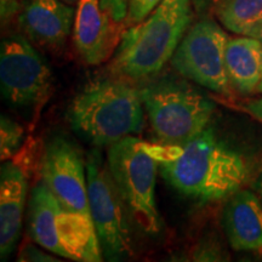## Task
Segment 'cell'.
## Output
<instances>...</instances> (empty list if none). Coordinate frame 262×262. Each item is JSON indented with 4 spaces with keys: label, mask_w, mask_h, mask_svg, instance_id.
Here are the masks:
<instances>
[{
    "label": "cell",
    "mask_w": 262,
    "mask_h": 262,
    "mask_svg": "<svg viewBox=\"0 0 262 262\" xmlns=\"http://www.w3.org/2000/svg\"><path fill=\"white\" fill-rule=\"evenodd\" d=\"M257 93H258V94H262V78H261V81H260V84H258V88H257Z\"/></svg>",
    "instance_id": "27"
},
{
    "label": "cell",
    "mask_w": 262,
    "mask_h": 262,
    "mask_svg": "<svg viewBox=\"0 0 262 262\" xmlns=\"http://www.w3.org/2000/svg\"><path fill=\"white\" fill-rule=\"evenodd\" d=\"M35 155L37 142L28 140L14 158L3 162L0 171V256L3 261L14 253L21 234Z\"/></svg>",
    "instance_id": "10"
},
{
    "label": "cell",
    "mask_w": 262,
    "mask_h": 262,
    "mask_svg": "<svg viewBox=\"0 0 262 262\" xmlns=\"http://www.w3.org/2000/svg\"><path fill=\"white\" fill-rule=\"evenodd\" d=\"M63 0H22L17 15L22 31L39 48L61 51L70 37L75 12Z\"/></svg>",
    "instance_id": "12"
},
{
    "label": "cell",
    "mask_w": 262,
    "mask_h": 262,
    "mask_svg": "<svg viewBox=\"0 0 262 262\" xmlns=\"http://www.w3.org/2000/svg\"><path fill=\"white\" fill-rule=\"evenodd\" d=\"M39 171L66 214L94 224L89 206L86 165L73 143L62 136L49 141L39 163Z\"/></svg>",
    "instance_id": "9"
},
{
    "label": "cell",
    "mask_w": 262,
    "mask_h": 262,
    "mask_svg": "<svg viewBox=\"0 0 262 262\" xmlns=\"http://www.w3.org/2000/svg\"><path fill=\"white\" fill-rule=\"evenodd\" d=\"M18 261H58V258L51 257L33 244H27L21 249L18 254Z\"/></svg>",
    "instance_id": "21"
},
{
    "label": "cell",
    "mask_w": 262,
    "mask_h": 262,
    "mask_svg": "<svg viewBox=\"0 0 262 262\" xmlns=\"http://www.w3.org/2000/svg\"><path fill=\"white\" fill-rule=\"evenodd\" d=\"M131 0H100L101 6L118 24L125 22Z\"/></svg>",
    "instance_id": "19"
},
{
    "label": "cell",
    "mask_w": 262,
    "mask_h": 262,
    "mask_svg": "<svg viewBox=\"0 0 262 262\" xmlns=\"http://www.w3.org/2000/svg\"><path fill=\"white\" fill-rule=\"evenodd\" d=\"M63 2H68V3H71V2H74V0H63Z\"/></svg>",
    "instance_id": "28"
},
{
    "label": "cell",
    "mask_w": 262,
    "mask_h": 262,
    "mask_svg": "<svg viewBox=\"0 0 262 262\" xmlns=\"http://www.w3.org/2000/svg\"><path fill=\"white\" fill-rule=\"evenodd\" d=\"M143 147L173 188L201 203L227 199L250 178L245 157L222 142L210 127L185 145L143 141Z\"/></svg>",
    "instance_id": "1"
},
{
    "label": "cell",
    "mask_w": 262,
    "mask_h": 262,
    "mask_svg": "<svg viewBox=\"0 0 262 262\" xmlns=\"http://www.w3.org/2000/svg\"><path fill=\"white\" fill-rule=\"evenodd\" d=\"M88 193L90 214L100 241L103 257L108 261H122L134 255L130 219L107 160L93 150L86 160Z\"/></svg>",
    "instance_id": "6"
},
{
    "label": "cell",
    "mask_w": 262,
    "mask_h": 262,
    "mask_svg": "<svg viewBox=\"0 0 262 262\" xmlns=\"http://www.w3.org/2000/svg\"><path fill=\"white\" fill-rule=\"evenodd\" d=\"M253 189L256 193L258 198H260V201L262 203V171L260 175H258V178L256 179V181H255L254 186H253Z\"/></svg>",
    "instance_id": "25"
},
{
    "label": "cell",
    "mask_w": 262,
    "mask_h": 262,
    "mask_svg": "<svg viewBox=\"0 0 262 262\" xmlns=\"http://www.w3.org/2000/svg\"><path fill=\"white\" fill-rule=\"evenodd\" d=\"M192 0H162L140 24L123 32L111 62L114 73L148 79L171 60L192 22Z\"/></svg>",
    "instance_id": "2"
},
{
    "label": "cell",
    "mask_w": 262,
    "mask_h": 262,
    "mask_svg": "<svg viewBox=\"0 0 262 262\" xmlns=\"http://www.w3.org/2000/svg\"><path fill=\"white\" fill-rule=\"evenodd\" d=\"M21 9V0H0V18L3 26L10 24Z\"/></svg>",
    "instance_id": "22"
},
{
    "label": "cell",
    "mask_w": 262,
    "mask_h": 262,
    "mask_svg": "<svg viewBox=\"0 0 262 262\" xmlns=\"http://www.w3.org/2000/svg\"><path fill=\"white\" fill-rule=\"evenodd\" d=\"M123 27L104 11L100 0H79L73 38L85 63L96 66L112 56L122 39Z\"/></svg>",
    "instance_id": "11"
},
{
    "label": "cell",
    "mask_w": 262,
    "mask_h": 262,
    "mask_svg": "<svg viewBox=\"0 0 262 262\" xmlns=\"http://www.w3.org/2000/svg\"><path fill=\"white\" fill-rule=\"evenodd\" d=\"M225 2L226 0H192L193 8L196 15L201 17H210L215 14L216 9Z\"/></svg>",
    "instance_id": "23"
},
{
    "label": "cell",
    "mask_w": 262,
    "mask_h": 262,
    "mask_svg": "<svg viewBox=\"0 0 262 262\" xmlns=\"http://www.w3.org/2000/svg\"><path fill=\"white\" fill-rule=\"evenodd\" d=\"M194 260L201 261H217V260H226V255L222 250L221 247L214 243L205 244L203 248L196 249V253L194 255Z\"/></svg>",
    "instance_id": "20"
},
{
    "label": "cell",
    "mask_w": 262,
    "mask_h": 262,
    "mask_svg": "<svg viewBox=\"0 0 262 262\" xmlns=\"http://www.w3.org/2000/svg\"><path fill=\"white\" fill-rule=\"evenodd\" d=\"M160 2L162 0H131L124 27L127 28L130 26L142 22L157 8Z\"/></svg>",
    "instance_id": "18"
},
{
    "label": "cell",
    "mask_w": 262,
    "mask_h": 262,
    "mask_svg": "<svg viewBox=\"0 0 262 262\" xmlns=\"http://www.w3.org/2000/svg\"><path fill=\"white\" fill-rule=\"evenodd\" d=\"M244 110L249 114H251V116H254L262 122V98L249 101V102L244 104Z\"/></svg>",
    "instance_id": "24"
},
{
    "label": "cell",
    "mask_w": 262,
    "mask_h": 262,
    "mask_svg": "<svg viewBox=\"0 0 262 262\" xmlns=\"http://www.w3.org/2000/svg\"><path fill=\"white\" fill-rule=\"evenodd\" d=\"M224 226L237 251H262V203L255 191L241 188L227 198Z\"/></svg>",
    "instance_id": "13"
},
{
    "label": "cell",
    "mask_w": 262,
    "mask_h": 262,
    "mask_svg": "<svg viewBox=\"0 0 262 262\" xmlns=\"http://www.w3.org/2000/svg\"><path fill=\"white\" fill-rule=\"evenodd\" d=\"M141 100L159 143L185 145L208 127L215 106L198 90L169 78L147 84Z\"/></svg>",
    "instance_id": "4"
},
{
    "label": "cell",
    "mask_w": 262,
    "mask_h": 262,
    "mask_svg": "<svg viewBox=\"0 0 262 262\" xmlns=\"http://www.w3.org/2000/svg\"><path fill=\"white\" fill-rule=\"evenodd\" d=\"M25 127L3 114L0 118V159L9 160L25 146Z\"/></svg>",
    "instance_id": "17"
},
{
    "label": "cell",
    "mask_w": 262,
    "mask_h": 262,
    "mask_svg": "<svg viewBox=\"0 0 262 262\" xmlns=\"http://www.w3.org/2000/svg\"><path fill=\"white\" fill-rule=\"evenodd\" d=\"M2 94L11 106L38 112L54 91L52 73L28 38L11 34L0 47Z\"/></svg>",
    "instance_id": "7"
},
{
    "label": "cell",
    "mask_w": 262,
    "mask_h": 262,
    "mask_svg": "<svg viewBox=\"0 0 262 262\" xmlns=\"http://www.w3.org/2000/svg\"><path fill=\"white\" fill-rule=\"evenodd\" d=\"M214 15L229 32L250 35L262 24V0H226Z\"/></svg>",
    "instance_id": "16"
},
{
    "label": "cell",
    "mask_w": 262,
    "mask_h": 262,
    "mask_svg": "<svg viewBox=\"0 0 262 262\" xmlns=\"http://www.w3.org/2000/svg\"><path fill=\"white\" fill-rule=\"evenodd\" d=\"M249 37H254V38H256L257 40L261 42V45H262V24H261V25H258L257 27L254 29L253 33H251V34L249 35Z\"/></svg>",
    "instance_id": "26"
},
{
    "label": "cell",
    "mask_w": 262,
    "mask_h": 262,
    "mask_svg": "<svg viewBox=\"0 0 262 262\" xmlns=\"http://www.w3.org/2000/svg\"><path fill=\"white\" fill-rule=\"evenodd\" d=\"M226 71L232 89L242 96L257 93L262 78V45L249 35L228 38Z\"/></svg>",
    "instance_id": "15"
},
{
    "label": "cell",
    "mask_w": 262,
    "mask_h": 262,
    "mask_svg": "<svg viewBox=\"0 0 262 262\" xmlns=\"http://www.w3.org/2000/svg\"><path fill=\"white\" fill-rule=\"evenodd\" d=\"M140 91L122 79L91 81L72 100V129L95 146H111L145 126Z\"/></svg>",
    "instance_id": "3"
},
{
    "label": "cell",
    "mask_w": 262,
    "mask_h": 262,
    "mask_svg": "<svg viewBox=\"0 0 262 262\" xmlns=\"http://www.w3.org/2000/svg\"><path fill=\"white\" fill-rule=\"evenodd\" d=\"M107 163L134 224L147 234L160 233L163 220L156 202L159 165L143 141L135 136L117 141L110 146Z\"/></svg>",
    "instance_id": "5"
},
{
    "label": "cell",
    "mask_w": 262,
    "mask_h": 262,
    "mask_svg": "<svg viewBox=\"0 0 262 262\" xmlns=\"http://www.w3.org/2000/svg\"><path fill=\"white\" fill-rule=\"evenodd\" d=\"M60 212L61 206L57 199L40 179L32 188L29 196L27 212L29 237L41 248L61 257L70 258L58 233L57 220Z\"/></svg>",
    "instance_id": "14"
},
{
    "label": "cell",
    "mask_w": 262,
    "mask_h": 262,
    "mask_svg": "<svg viewBox=\"0 0 262 262\" xmlns=\"http://www.w3.org/2000/svg\"><path fill=\"white\" fill-rule=\"evenodd\" d=\"M228 35L210 17H201L191 26L172 55L170 63L182 77L231 96L233 93L226 71V45Z\"/></svg>",
    "instance_id": "8"
}]
</instances>
